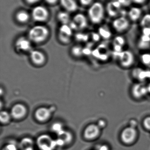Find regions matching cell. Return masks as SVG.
Listing matches in <instances>:
<instances>
[{"instance_id":"cell-25","label":"cell","mask_w":150,"mask_h":150,"mask_svg":"<svg viewBox=\"0 0 150 150\" xmlns=\"http://www.w3.org/2000/svg\"><path fill=\"white\" fill-rule=\"evenodd\" d=\"M51 129L52 131L54 133H56L57 134L63 130L62 125L59 122H55L53 124Z\"/></svg>"},{"instance_id":"cell-6","label":"cell","mask_w":150,"mask_h":150,"mask_svg":"<svg viewBox=\"0 0 150 150\" xmlns=\"http://www.w3.org/2000/svg\"><path fill=\"white\" fill-rule=\"evenodd\" d=\"M131 92L133 97L137 100L142 99L149 94L148 85L142 82L134 84L132 86Z\"/></svg>"},{"instance_id":"cell-39","label":"cell","mask_w":150,"mask_h":150,"mask_svg":"<svg viewBox=\"0 0 150 150\" xmlns=\"http://www.w3.org/2000/svg\"><path fill=\"white\" fill-rule=\"evenodd\" d=\"M98 150L97 149V150Z\"/></svg>"},{"instance_id":"cell-8","label":"cell","mask_w":150,"mask_h":150,"mask_svg":"<svg viewBox=\"0 0 150 150\" xmlns=\"http://www.w3.org/2000/svg\"><path fill=\"white\" fill-rule=\"evenodd\" d=\"M33 20L37 22H44L48 18L49 13L45 7L38 6L33 8L32 12Z\"/></svg>"},{"instance_id":"cell-37","label":"cell","mask_w":150,"mask_h":150,"mask_svg":"<svg viewBox=\"0 0 150 150\" xmlns=\"http://www.w3.org/2000/svg\"><path fill=\"white\" fill-rule=\"evenodd\" d=\"M48 3V4H54L55 3L57 0H45Z\"/></svg>"},{"instance_id":"cell-7","label":"cell","mask_w":150,"mask_h":150,"mask_svg":"<svg viewBox=\"0 0 150 150\" xmlns=\"http://www.w3.org/2000/svg\"><path fill=\"white\" fill-rule=\"evenodd\" d=\"M119 61L120 65L122 67L129 68L134 63V55L131 51H123L119 55Z\"/></svg>"},{"instance_id":"cell-27","label":"cell","mask_w":150,"mask_h":150,"mask_svg":"<svg viewBox=\"0 0 150 150\" xmlns=\"http://www.w3.org/2000/svg\"><path fill=\"white\" fill-rule=\"evenodd\" d=\"M1 150H18V148L14 144L9 143L4 145Z\"/></svg>"},{"instance_id":"cell-9","label":"cell","mask_w":150,"mask_h":150,"mask_svg":"<svg viewBox=\"0 0 150 150\" xmlns=\"http://www.w3.org/2000/svg\"><path fill=\"white\" fill-rule=\"evenodd\" d=\"M56 140L57 146H64L70 144L73 142L74 137L71 132L63 129L57 134Z\"/></svg>"},{"instance_id":"cell-26","label":"cell","mask_w":150,"mask_h":150,"mask_svg":"<svg viewBox=\"0 0 150 150\" xmlns=\"http://www.w3.org/2000/svg\"><path fill=\"white\" fill-rule=\"evenodd\" d=\"M143 125L145 129L150 131V116L145 117L143 121Z\"/></svg>"},{"instance_id":"cell-17","label":"cell","mask_w":150,"mask_h":150,"mask_svg":"<svg viewBox=\"0 0 150 150\" xmlns=\"http://www.w3.org/2000/svg\"><path fill=\"white\" fill-rule=\"evenodd\" d=\"M34 142L31 138L25 137L20 141L19 147L21 150H27L33 149Z\"/></svg>"},{"instance_id":"cell-33","label":"cell","mask_w":150,"mask_h":150,"mask_svg":"<svg viewBox=\"0 0 150 150\" xmlns=\"http://www.w3.org/2000/svg\"><path fill=\"white\" fill-rule=\"evenodd\" d=\"M97 150H109V147L107 145H104L100 146Z\"/></svg>"},{"instance_id":"cell-23","label":"cell","mask_w":150,"mask_h":150,"mask_svg":"<svg viewBox=\"0 0 150 150\" xmlns=\"http://www.w3.org/2000/svg\"><path fill=\"white\" fill-rule=\"evenodd\" d=\"M60 33L67 37H70L72 35V29L70 25L63 24L60 29Z\"/></svg>"},{"instance_id":"cell-29","label":"cell","mask_w":150,"mask_h":150,"mask_svg":"<svg viewBox=\"0 0 150 150\" xmlns=\"http://www.w3.org/2000/svg\"><path fill=\"white\" fill-rule=\"evenodd\" d=\"M100 34L104 37H107L110 36V32L106 29L102 27L100 29Z\"/></svg>"},{"instance_id":"cell-2","label":"cell","mask_w":150,"mask_h":150,"mask_svg":"<svg viewBox=\"0 0 150 150\" xmlns=\"http://www.w3.org/2000/svg\"><path fill=\"white\" fill-rule=\"evenodd\" d=\"M88 14L91 21L94 23H99L103 20L104 16V8L100 3H94L90 7Z\"/></svg>"},{"instance_id":"cell-10","label":"cell","mask_w":150,"mask_h":150,"mask_svg":"<svg viewBox=\"0 0 150 150\" xmlns=\"http://www.w3.org/2000/svg\"><path fill=\"white\" fill-rule=\"evenodd\" d=\"M27 114L26 107L23 104H16L11 109L10 114L11 117L16 120H20L25 117Z\"/></svg>"},{"instance_id":"cell-20","label":"cell","mask_w":150,"mask_h":150,"mask_svg":"<svg viewBox=\"0 0 150 150\" xmlns=\"http://www.w3.org/2000/svg\"><path fill=\"white\" fill-rule=\"evenodd\" d=\"M10 114L5 111H1L0 114V121L1 124L3 125H6L9 124L10 122L11 119Z\"/></svg>"},{"instance_id":"cell-38","label":"cell","mask_w":150,"mask_h":150,"mask_svg":"<svg viewBox=\"0 0 150 150\" xmlns=\"http://www.w3.org/2000/svg\"><path fill=\"white\" fill-rule=\"evenodd\" d=\"M148 91H149V95H150V82L149 83L148 85Z\"/></svg>"},{"instance_id":"cell-4","label":"cell","mask_w":150,"mask_h":150,"mask_svg":"<svg viewBox=\"0 0 150 150\" xmlns=\"http://www.w3.org/2000/svg\"><path fill=\"white\" fill-rule=\"evenodd\" d=\"M138 136L136 128L129 126L125 128L122 131L120 138L122 142L126 144H131L135 142Z\"/></svg>"},{"instance_id":"cell-19","label":"cell","mask_w":150,"mask_h":150,"mask_svg":"<svg viewBox=\"0 0 150 150\" xmlns=\"http://www.w3.org/2000/svg\"><path fill=\"white\" fill-rule=\"evenodd\" d=\"M141 14V9L137 7H133L129 12V16L131 20L133 21H136L139 19Z\"/></svg>"},{"instance_id":"cell-35","label":"cell","mask_w":150,"mask_h":150,"mask_svg":"<svg viewBox=\"0 0 150 150\" xmlns=\"http://www.w3.org/2000/svg\"><path fill=\"white\" fill-rule=\"evenodd\" d=\"M136 3L141 4L145 2L146 0H130Z\"/></svg>"},{"instance_id":"cell-12","label":"cell","mask_w":150,"mask_h":150,"mask_svg":"<svg viewBox=\"0 0 150 150\" xmlns=\"http://www.w3.org/2000/svg\"><path fill=\"white\" fill-rule=\"evenodd\" d=\"M113 26L117 31L122 32L128 28L129 23L126 18L121 17L116 18L113 21Z\"/></svg>"},{"instance_id":"cell-32","label":"cell","mask_w":150,"mask_h":150,"mask_svg":"<svg viewBox=\"0 0 150 150\" xmlns=\"http://www.w3.org/2000/svg\"><path fill=\"white\" fill-rule=\"evenodd\" d=\"M136 126H137V122H136V121L133 120L130 122V125L129 126L132 127L136 128Z\"/></svg>"},{"instance_id":"cell-31","label":"cell","mask_w":150,"mask_h":150,"mask_svg":"<svg viewBox=\"0 0 150 150\" xmlns=\"http://www.w3.org/2000/svg\"><path fill=\"white\" fill-rule=\"evenodd\" d=\"M92 1V0H80V3L84 5H88L90 4Z\"/></svg>"},{"instance_id":"cell-36","label":"cell","mask_w":150,"mask_h":150,"mask_svg":"<svg viewBox=\"0 0 150 150\" xmlns=\"http://www.w3.org/2000/svg\"><path fill=\"white\" fill-rule=\"evenodd\" d=\"M27 2L30 4H34L38 2L40 0H26Z\"/></svg>"},{"instance_id":"cell-24","label":"cell","mask_w":150,"mask_h":150,"mask_svg":"<svg viewBox=\"0 0 150 150\" xmlns=\"http://www.w3.org/2000/svg\"><path fill=\"white\" fill-rule=\"evenodd\" d=\"M141 25L144 28L150 29V14L145 15L142 18Z\"/></svg>"},{"instance_id":"cell-16","label":"cell","mask_w":150,"mask_h":150,"mask_svg":"<svg viewBox=\"0 0 150 150\" xmlns=\"http://www.w3.org/2000/svg\"><path fill=\"white\" fill-rule=\"evenodd\" d=\"M73 21L76 24L78 28L83 29L87 26V20L84 15L82 14H77L75 16Z\"/></svg>"},{"instance_id":"cell-18","label":"cell","mask_w":150,"mask_h":150,"mask_svg":"<svg viewBox=\"0 0 150 150\" xmlns=\"http://www.w3.org/2000/svg\"><path fill=\"white\" fill-rule=\"evenodd\" d=\"M63 8L69 11H74L77 9V5L75 0H60Z\"/></svg>"},{"instance_id":"cell-28","label":"cell","mask_w":150,"mask_h":150,"mask_svg":"<svg viewBox=\"0 0 150 150\" xmlns=\"http://www.w3.org/2000/svg\"><path fill=\"white\" fill-rule=\"evenodd\" d=\"M142 62L145 65H149L150 64V54H144L142 56Z\"/></svg>"},{"instance_id":"cell-13","label":"cell","mask_w":150,"mask_h":150,"mask_svg":"<svg viewBox=\"0 0 150 150\" xmlns=\"http://www.w3.org/2000/svg\"><path fill=\"white\" fill-rule=\"evenodd\" d=\"M30 58L32 62L37 66H41L45 62V56L40 51L37 50L31 51Z\"/></svg>"},{"instance_id":"cell-34","label":"cell","mask_w":150,"mask_h":150,"mask_svg":"<svg viewBox=\"0 0 150 150\" xmlns=\"http://www.w3.org/2000/svg\"><path fill=\"white\" fill-rule=\"evenodd\" d=\"M118 1L122 5H127L128 3L127 0H118Z\"/></svg>"},{"instance_id":"cell-3","label":"cell","mask_w":150,"mask_h":150,"mask_svg":"<svg viewBox=\"0 0 150 150\" xmlns=\"http://www.w3.org/2000/svg\"><path fill=\"white\" fill-rule=\"evenodd\" d=\"M36 144L40 150H54L57 146L56 140L46 134L38 136L36 140Z\"/></svg>"},{"instance_id":"cell-5","label":"cell","mask_w":150,"mask_h":150,"mask_svg":"<svg viewBox=\"0 0 150 150\" xmlns=\"http://www.w3.org/2000/svg\"><path fill=\"white\" fill-rule=\"evenodd\" d=\"M101 133V129L97 124H90L85 129L83 137L87 141H93L98 138Z\"/></svg>"},{"instance_id":"cell-21","label":"cell","mask_w":150,"mask_h":150,"mask_svg":"<svg viewBox=\"0 0 150 150\" xmlns=\"http://www.w3.org/2000/svg\"><path fill=\"white\" fill-rule=\"evenodd\" d=\"M16 18L18 22L24 23L29 20V15L26 11H21L17 13Z\"/></svg>"},{"instance_id":"cell-11","label":"cell","mask_w":150,"mask_h":150,"mask_svg":"<svg viewBox=\"0 0 150 150\" xmlns=\"http://www.w3.org/2000/svg\"><path fill=\"white\" fill-rule=\"evenodd\" d=\"M52 110L45 107H41L37 109L34 114L35 118L38 122H45L49 120L52 116Z\"/></svg>"},{"instance_id":"cell-15","label":"cell","mask_w":150,"mask_h":150,"mask_svg":"<svg viewBox=\"0 0 150 150\" xmlns=\"http://www.w3.org/2000/svg\"><path fill=\"white\" fill-rule=\"evenodd\" d=\"M121 4L118 1L110 2L107 6V10L109 16H115L120 12L121 8Z\"/></svg>"},{"instance_id":"cell-22","label":"cell","mask_w":150,"mask_h":150,"mask_svg":"<svg viewBox=\"0 0 150 150\" xmlns=\"http://www.w3.org/2000/svg\"><path fill=\"white\" fill-rule=\"evenodd\" d=\"M59 21L63 24H67L70 22V16L68 13L64 11H60L57 16Z\"/></svg>"},{"instance_id":"cell-30","label":"cell","mask_w":150,"mask_h":150,"mask_svg":"<svg viewBox=\"0 0 150 150\" xmlns=\"http://www.w3.org/2000/svg\"><path fill=\"white\" fill-rule=\"evenodd\" d=\"M97 125L101 129L104 128L106 127L107 125L106 122L104 120H100L98 122Z\"/></svg>"},{"instance_id":"cell-1","label":"cell","mask_w":150,"mask_h":150,"mask_svg":"<svg viewBox=\"0 0 150 150\" xmlns=\"http://www.w3.org/2000/svg\"><path fill=\"white\" fill-rule=\"evenodd\" d=\"M48 29L44 25H38L33 27L29 30L28 36L31 41L41 43L45 41L49 35Z\"/></svg>"},{"instance_id":"cell-14","label":"cell","mask_w":150,"mask_h":150,"mask_svg":"<svg viewBox=\"0 0 150 150\" xmlns=\"http://www.w3.org/2000/svg\"><path fill=\"white\" fill-rule=\"evenodd\" d=\"M16 47L18 52H26L31 50V45L29 40L22 37L16 41Z\"/></svg>"}]
</instances>
